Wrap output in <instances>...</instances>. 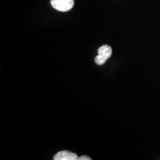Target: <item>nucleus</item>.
<instances>
[{"mask_svg":"<svg viewBox=\"0 0 160 160\" xmlns=\"http://www.w3.org/2000/svg\"><path fill=\"white\" fill-rule=\"evenodd\" d=\"M79 160H91V158H90L89 157H87V156H82V157H79Z\"/></svg>","mask_w":160,"mask_h":160,"instance_id":"obj_4","label":"nucleus"},{"mask_svg":"<svg viewBox=\"0 0 160 160\" xmlns=\"http://www.w3.org/2000/svg\"><path fill=\"white\" fill-rule=\"evenodd\" d=\"M55 160H77L79 159L78 156L73 152L62 151L58 152L53 158Z\"/></svg>","mask_w":160,"mask_h":160,"instance_id":"obj_3","label":"nucleus"},{"mask_svg":"<svg viewBox=\"0 0 160 160\" xmlns=\"http://www.w3.org/2000/svg\"><path fill=\"white\" fill-rule=\"evenodd\" d=\"M51 4L57 11L66 12L73 8L74 0H51Z\"/></svg>","mask_w":160,"mask_h":160,"instance_id":"obj_2","label":"nucleus"},{"mask_svg":"<svg viewBox=\"0 0 160 160\" xmlns=\"http://www.w3.org/2000/svg\"><path fill=\"white\" fill-rule=\"evenodd\" d=\"M112 54V48L108 45H104L98 50V56L95 58V62L99 65H103Z\"/></svg>","mask_w":160,"mask_h":160,"instance_id":"obj_1","label":"nucleus"}]
</instances>
